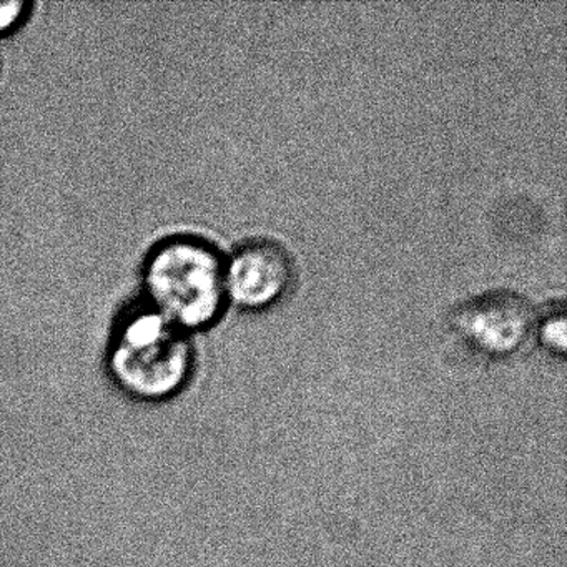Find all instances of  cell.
Masks as SVG:
<instances>
[{
	"label": "cell",
	"instance_id": "1",
	"mask_svg": "<svg viewBox=\"0 0 567 567\" xmlns=\"http://www.w3.org/2000/svg\"><path fill=\"white\" fill-rule=\"evenodd\" d=\"M105 367L121 393L151 406L174 400L190 383L195 350L190 334L141 300L115 321Z\"/></svg>",
	"mask_w": 567,
	"mask_h": 567
},
{
	"label": "cell",
	"instance_id": "2",
	"mask_svg": "<svg viewBox=\"0 0 567 567\" xmlns=\"http://www.w3.org/2000/svg\"><path fill=\"white\" fill-rule=\"evenodd\" d=\"M141 281L142 301L188 334L214 324L227 301L224 258L190 235L158 241L142 264Z\"/></svg>",
	"mask_w": 567,
	"mask_h": 567
},
{
	"label": "cell",
	"instance_id": "3",
	"mask_svg": "<svg viewBox=\"0 0 567 567\" xmlns=\"http://www.w3.org/2000/svg\"><path fill=\"white\" fill-rule=\"evenodd\" d=\"M451 323L480 353L509 357L527 343L536 330L537 318L526 298L511 291H494L461 305Z\"/></svg>",
	"mask_w": 567,
	"mask_h": 567
},
{
	"label": "cell",
	"instance_id": "4",
	"mask_svg": "<svg viewBox=\"0 0 567 567\" xmlns=\"http://www.w3.org/2000/svg\"><path fill=\"white\" fill-rule=\"evenodd\" d=\"M293 264L281 245L251 240L225 261L227 300L247 310L274 307L290 290Z\"/></svg>",
	"mask_w": 567,
	"mask_h": 567
},
{
	"label": "cell",
	"instance_id": "5",
	"mask_svg": "<svg viewBox=\"0 0 567 567\" xmlns=\"http://www.w3.org/2000/svg\"><path fill=\"white\" fill-rule=\"evenodd\" d=\"M539 337L547 350L556 354L566 353V311L563 307L556 308L543 318Z\"/></svg>",
	"mask_w": 567,
	"mask_h": 567
},
{
	"label": "cell",
	"instance_id": "6",
	"mask_svg": "<svg viewBox=\"0 0 567 567\" xmlns=\"http://www.w3.org/2000/svg\"><path fill=\"white\" fill-rule=\"evenodd\" d=\"M34 4L28 0H4L0 2V39L18 32L31 18Z\"/></svg>",
	"mask_w": 567,
	"mask_h": 567
}]
</instances>
